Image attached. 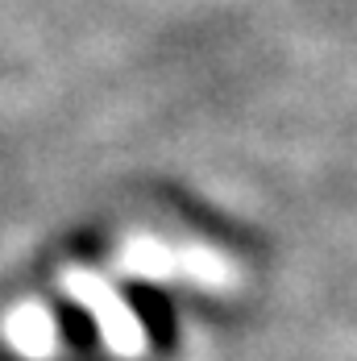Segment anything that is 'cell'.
I'll return each instance as SVG.
<instances>
[{"mask_svg":"<svg viewBox=\"0 0 357 361\" xmlns=\"http://www.w3.org/2000/svg\"><path fill=\"white\" fill-rule=\"evenodd\" d=\"M129 266H138L142 274H178V262L167 250H158V245H150V253H138ZM187 274H191V279H216V283H224V279H229V266L216 262V257H200V253H195L191 266H187Z\"/></svg>","mask_w":357,"mask_h":361,"instance_id":"1","label":"cell"}]
</instances>
